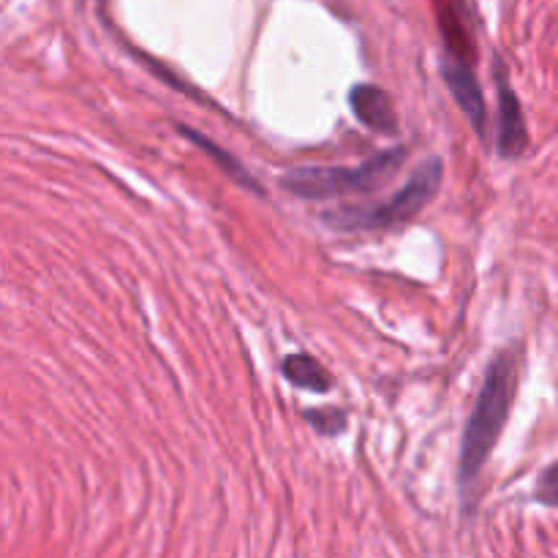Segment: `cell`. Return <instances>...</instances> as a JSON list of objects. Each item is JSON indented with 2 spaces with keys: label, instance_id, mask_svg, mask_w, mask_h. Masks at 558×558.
Wrapping results in <instances>:
<instances>
[{
  "label": "cell",
  "instance_id": "obj_6",
  "mask_svg": "<svg viewBox=\"0 0 558 558\" xmlns=\"http://www.w3.org/2000/svg\"><path fill=\"white\" fill-rule=\"evenodd\" d=\"M349 107H352L354 118L368 129L379 131V134H396L398 118L392 109L390 96L376 85H354L349 90Z\"/></svg>",
  "mask_w": 558,
  "mask_h": 558
},
{
  "label": "cell",
  "instance_id": "obj_7",
  "mask_svg": "<svg viewBox=\"0 0 558 558\" xmlns=\"http://www.w3.org/2000/svg\"><path fill=\"white\" fill-rule=\"evenodd\" d=\"M283 376L292 381L294 387L308 392H330L332 390V376L327 374L325 365L314 360L311 354H289L281 365Z\"/></svg>",
  "mask_w": 558,
  "mask_h": 558
},
{
  "label": "cell",
  "instance_id": "obj_5",
  "mask_svg": "<svg viewBox=\"0 0 558 558\" xmlns=\"http://www.w3.org/2000/svg\"><path fill=\"white\" fill-rule=\"evenodd\" d=\"M496 82H499V156L518 158L529 145L526 118H523L521 101L510 87V80L501 69H496Z\"/></svg>",
  "mask_w": 558,
  "mask_h": 558
},
{
  "label": "cell",
  "instance_id": "obj_8",
  "mask_svg": "<svg viewBox=\"0 0 558 558\" xmlns=\"http://www.w3.org/2000/svg\"><path fill=\"white\" fill-rule=\"evenodd\" d=\"M180 131H183V134L189 136V140L194 142V145H202V150H205L207 156L213 158V161H218V163H221V169H223V172L229 174V178H232V180H238V183H243V185H248V189H254L256 194H262V191H259V185H256V180L251 178L248 172H245V169H243V163H240L238 158H234V156H229V153L223 150V147H218L216 142H210V140H207L205 134H199V131H191L189 125H180Z\"/></svg>",
  "mask_w": 558,
  "mask_h": 558
},
{
  "label": "cell",
  "instance_id": "obj_10",
  "mask_svg": "<svg viewBox=\"0 0 558 558\" xmlns=\"http://www.w3.org/2000/svg\"><path fill=\"white\" fill-rule=\"evenodd\" d=\"M537 499L548 507H558V463L539 477Z\"/></svg>",
  "mask_w": 558,
  "mask_h": 558
},
{
  "label": "cell",
  "instance_id": "obj_3",
  "mask_svg": "<svg viewBox=\"0 0 558 558\" xmlns=\"http://www.w3.org/2000/svg\"><path fill=\"white\" fill-rule=\"evenodd\" d=\"M407 161V150L403 147H392V150L379 153L371 161L360 163L357 169L349 167H298L281 178V185L298 199L325 202L332 196H343L349 191H379L392 174L401 169Z\"/></svg>",
  "mask_w": 558,
  "mask_h": 558
},
{
  "label": "cell",
  "instance_id": "obj_2",
  "mask_svg": "<svg viewBox=\"0 0 558 558\" xmlns=\"http://www.w3.org/2000/svg\"><path fill=\"white\" fill-rule=\"evenodd\" d=\"M441 174H445L441 158H428L425 163H420L412 180L390 199L376 202V205L341 207V210L327 213L325 223H330L332 229H341V232H365V229L376 232V229L398 227V223L417 216L425 205H430V199L439 194Z\"/></svg>",
  "mask_w": 558,
  "mask_h": 558
},
{
  "label": "cell",
  "instance_id": "obj_1",
  "mask_svg": "<svg viewBox=\"0 0 558 558\" xmlns=\"http://www.w3.org/2000/svg\"><path fill=\"white\" fill-rule=\"evenodd\" d=\"M512 396H515V357H512V352H501L488 365L483 390H480V398L474 403V412L469 417L466 434H463L461 441L458 480H461V490L466 501L469 490L477 483L480 472H483L496 441H499L512 407Z\"/></svg>",
  "mask_w": 558,
  "mask_h": 558
},
{
  "label": "cell",
  "instance_id": "obj_9",
  "mask_svg": "<svg viewBox=\"0 0 558 558\" xmlns=\"http://www.w3.org/2000/svg\"><path fill=\"white\" fill-rule=\"evenodd\" d=\"M308 423L314 425L319 434H341L347 428V414L341 409H319V412H308Z\"/></svg>",
  "mask_w": 558,
  "mask_h": 558
},
{
  "label": "cell",
  "instance_id": "obj_4",
  "mask_svg": "<svg viewBox=\"0 0 558 558\" xmlns=\"http://www.w3.org/2000/svg\"><path fill=\"white\" fill-rule=\"evenodd\" d=\"M441 76H445L458 107L466 112V118L477 129V134L485 136V98L477 85V76L472 71V63L445 54V60H441Z\"/></svg>",
  "mask_w": 558,
  "mask_h": 558
}]
</instances>
